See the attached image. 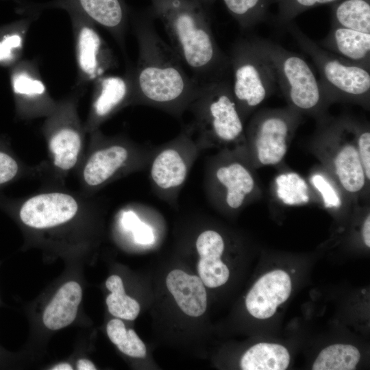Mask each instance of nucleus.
I'll use <instances>...</instances> for the list:
<instances>
[{
    "label": "nucleus",
    "instance_id": "obj_1",
    "mask_svg": "<svg viewBox=\"0 0 370 370\" xmlns=\"http://www.w3.org/2000/svg\"><path fill=\"white\" fill-rule=\"evenodd\" d=\"M155 18L150 7L130 8V22L138 48L133 68L132 106L154 108L180 119L200 84L187 73L178 56L159 36Z\"/></svg>",
    "mask_w": 370,
    "mask_h": 370
},
{
    "label": "nucleus",
    "instance_id": "obj_2",
    "mask_svg": "<svg viewBox=\"0 0 370 370\" xmlns=\"http://www.w3.org/2000/svg\"><path fill=\"white\" fill-rule=\"evenodd\" d=\"M170 46L199 84L230 78L228 55L214 36L209 8L196 0H151Z\"/></svg>",
    "mask_w": 370,
    "mask_h": 370
},
{
    "label": "nucleus",
    "instance_id": "obj_3",
    "mask_svg": "<svg viewBox=\"0 0 370 370\" xmlns=\"http://www.w3.org/2000/svg\"><path fill=\"white\" fill-rule=\"evenodd\" d=\"M308 147L354 204L367 202L370 182L358 153L352 116L317 120Z\"/></svg>",
    "mask_w": 370,
    "mask_h": 370
},
{
    "label": "nucleus",
    "instance_id": "obj_4",
    "mask_svg": "<svg viewBox=\"0 0 370 370\" xmlns=\"http://www.w3.org/2000/svg\"><path fill=\"white\" fill-rule=\"evenodd\" d=\"M187 111L186 125L201 151L207 149H245V123L237 109L230 78L200 84Z\"/></svg>",
    "mask_w": 370,
    "mask_h": 370
},
{
    "label": "nucleus",
    "instance_id": "obj_5",
    "mask_svg": "<svg viewBox=\"0 0 370 370\" xmlns=\"http://www.w3.org/2000/svg\"><path fill=\"white\" fill-rule=\"evenodd\" d=\"M251 37L270 61L278 88L287 106L316 121L329 115L331 103L308 62L301 55L271 40L255 35Z\"/></svg>",
    "mask_w": 370,
    "mask_h": 370
},
{
    "label": "nucleus",
    "instance_id": "obj_6",
    "mask_svg": "<svg viewBox=\"0 0 370 370\" xmlns=\"http://www.w3.org/2000/svg\"><path fill=\"white\" fill-rule=\"evenodd\" d=\"M256 170L246 150H217L204 164V188L208 202L232 212L258 201L262 191Z\"/></svg>",
    "mask_w": 370,
    "mask_h": 370
},
{
    "label": "nucleus",
    "instance_id": "obj_7",
    "mask_svg": "<svg viewBox=\"0 0 370 370\" xmlns=\"http://www.w3.org/2000/svg\"><path fill=\"white\" fill-rule=\"evenodd\" d=\"M299 47L313 60L320 83L330 103H349L369 110L370 70L322 48L293 21L285 27Z\"/></svg>",
    "mask_w": 370,
    "mask_h": 370
},
{
    "label": "nucleus",
    "instance_id": "obj_8",
    "mask_svg": "<svg viewBox=\"0 0 370 370\" xmlns=\"http://www.w3.org/2000/svg\"><path fill=\"white\" fill-rule=\"evenodd\" d=\"M233 97L243 121L278 90L272 65L251 35L239 36L229 52Z\"/></svg>",
    "mask_w": 370,
    "mask_h": 370
},
{
    "label": "nucleus",
    "instance_id": "obj_9",
    "mask_svg": "<svg viewBox=\"0 0 370 370\" xmlns=\"http://www.w3.org/2000/svg\"><path fill=\"white\" fill-rule=\"evenodd\" d=\"M303 115L286 106L256 110L245 127V148L255 169L281 164Z\"/></svg>",
    "mask_w": 370,
    "mask_h": 370
},
{
    "label": "nucleus",
    "instance_id": "obj_10",
    "mask_svg": "<svg viewBox=\"0 0 370 370\" xmlns=\"http://www.w3.org/2000/svg\"><path fill=\"white\" fill-rule=\"evenodd\" d=\"M95 133L97 147L83 169V180L88 187L100 188L132 172L147 169L156 146L138 144L124 137H106Z\"/></svg>",
    "mask_w": 370,
    "mask_h": 370
},
{
    "label": "nucleus",
    "instance_id": "obj_11",
    "mask_svg": "<svg viewBox=\"0 0 370 370\" xmlns=\"http://www.w3.org/2000/svg\"><path fill=\"white\" fill-rule=\"evenodd\" d=\"M201 153L192 133L184 125L173 139L156 147L147 169L153 193L175 206L188 175Z\"/></svg>",
    "mask_w": 370,
    "mask_h": 370
},
{
    "label": "nucleus",
    "instance_id": "obj_12",
    "mask_svg": "<svg viewBox=\"0 0 370 370\" xmlns=\"http://www.w3.org/2000/svg\"><path fill=\"white\" fill-rule=\"evenodd\" d=\"M72 26L77 66L75 86L79 88L114 69L113 51L97 31L96 25L83 15L68 12Z\"/></svg>",
    "mask_w": 370,
    "mask_h": 370
},
{
    "label": "nucleus",
    "instance_id": "obj_13",
    "mask_svg": "<svg viewBox=\"0 0 370 370\" xmlns=\"http://www.w3.org/2000/svg\"><path fill=\"white\" fill-rule=\"evenodd\" d=\"M80 90L76 87V91L70 97L57 102L44 125L53 164L60 171L71 170L81 152L82 129L77 113Z\"/></svg>",
    "mask_w": 370,
    "mask_h": 370
},
{
    "label": "nucleus",
    "instance_id": "obj_14",
    "mask_svg": "<svg viewBox=\"0 0 370 370\" xmlns=\"http://www.w3.org/2000/svg\"><path fill=\"white\" fill-rule=\"evenodd\" d=\"M48 8L62 9L83 15L105 29L125 51L130 22V8L125 0H52L43 3H23L20 10L29 14H38L41 10Z\"/></svg>",
    "mask_w": 370,
    "mask_h": 370
},
{
    "label": "nucleus",
    "instance_id": "obj_15",
    "mask_svg": "<svg viewBox=\"0 0 370 370\" xmlns=\"http://www.w3.org/2000/svg\"><path fill=\"white\" fill-rule=\"evenodd\" d=\"M9 79L17 115L23 119L49 116L57 102L51 97L36 60H21L9 68Z\"/></svg>",
    "mask_w": 370,
    "mask_h": 370
},
{
    "label": "nucleus",
    "instance_id": "obj_16",
    "mask_svg": "<svg viewBox=\"0 0 370 370\" xmlns=\"http://www.w3.org/2000/svg\"><path fill=\"white\" fill-rule=\"evenodd\" d=\"M92 84L91 107L86 124V130L92 132L122 108L132 106L133 67L129 66L122 75L106 74Z\"/></svg>",
    "mask_w": 370,
    "mask_h": 370
},
{
    "label": "nucleus",
    "instance_id": "obj_17",
    "mask_svg": "<svg viewBox=\"0 0 370 370\" xmlns=\"http://www.w3.org/2000/svg\"><path fill=\"white\" fill-rule=\"evenodd\" d=\"M79 209L78 202L70 194L47 192L25 200L19 209V218L26 225L43 229L58 226L72 219Z\"/></svg>",
    "mask_w": 370,
    "mask_h": 370
},
{
    "label": "nucleus",
    "instance_id": "obj_18",
    "mask_svg": "<svg viewBox=\"0 0 370 370\" xmlns=\"http://www.w3.org/2000/svg\"><path fill=\"white\" fill-rule=\"evenodd\" d=\"M291 288V278L286 272L271 271L258 280L250 289L245 299L246 308L255 318H270L278 306L288 299Z\"/></svg>",
    "mask_w": 370,
    "mask_h": 370
},
{
    "label": "nucleus",
    "instance_id": "obj_19",
    "mask_svg": "<svg viewBox=\"0 0 370 370\" xmlns=\"http://www.w3.org/2000/svg\"><path fill=\"white\" fill-rule=\"evenodd\" d=\"M195 247L199 256L197 270L204 284L209 288L224 284L230 271L221 259L225 247L223 236L217 230H205L197 236Z\"/></svg>",
    "mask_w": 370,
    "mask_h": 370
},
{
    "label": "nucleus",
    "instance_id": "obj_20",
    "mask_svg": "<svg viewBox=\"0 0 370 370\" xmlns=\"http://www.w3.org/2000/svg\"><path fill=\"white\" fill-rule=\"evenodd\" d=\"M324 49L370 70V34L331 24L319 43Z\"/></svg>",
    "mask_w": 370,
    "mask_h": 370
},
{
    "label": "nucleus",
    "instance_id": "obj_21",
    "mask_svg": "<svg viewBox=\"0 0 370 370\" xmlns=\"http://www.w3.org/2000/svg\"><path fill=\"white\" fill-rule=\"evenodd\" d=\"M166 284L180 308L187 315L199 317L207 308V294L200 278L180 269L171 271Z\"/></svg>",
    "mask_w": 370,
    "mask_h": 370
},
{
    "label": "nucleus",
    "instance_id": "obj_22",
    "mask_svg": "<svg viewBox=\"0 0 370 370\" xmlns=\"http://www.w3.org/2000/svg\"><path fill=\"white\" fill-rule=\"evenodd\" d=\"M82 296L77 282L71 281L62 286L45 308L42 317L45 325L56 330L70 325L76 317Z\"/></svg>",
    "mask_w": 370,
    "mask_h": 370
},
{
    "label": "nucleus",
    "instance_id": "obj_23",
    "mask_svg": "<svg viewBox=\"0 0 370 370\" xmlns=\"http://www.w3.org/2000/svg\"><path fill=\"white\" fill-rule=\"evenodd\" d=\"M36 14L0 26V66L10 68L22 60L27 33Z\"/></svg>",
    "mask_w": 370,
    "mask_h": 370
},
{
    "label": "nucleus",
    "instance_id": "obj_24",
    "mask_svg": "<svg viewBox=\"0 0 370 370\" xmlns=\"http://www.w3.org/2000/svg\"><path fill=\"white\" fill-rule=\"evenodd\" d=\"M290 362L287 349L280 344L260 343L251 347L241 359L243 370H284Z\"/></svg>",
    "mask_w": 370,
    "mask_h": 370
},
{
    "label": "nucleus",
    "instance_id": "obj_25",
    "mask_svg": "<svg viewBox=\"0 0 370 370\" xmlns=\"http://www.w3.org/2000/svg\"><path fill=\"white\" fill-rule=\"evenodd\" d=\"M331 24L370 34V0H338L332 3Z\"/></svg>",
    "mask_w": 370,
    "mask_h": 370
},
{
    "label": "nucleus",
    "instance_id": "obj_26",
    "mask_svg": "<svg viewBox=\"0 0 370 370\" xmlns=\"http://www.w3.org/2000/svg\"><path fill=\"white\" fill-rule=\"evenodd\" d=\"M243 32L271 18L270 8L276 0H222Z\"/></svg>",
    "mask_w": 370,
    "mask_h": 370
},
{
    "label": "nucleus",
    "instance_id": "obj_27",
    "mask_svg": "<svg viewBox=\"0 0 370 370\" xmlns=\"http://www.w3.org/2000/svg\"><path fill=\"white\" fill-rule=\"evenodd\" d=\"M309 182L325 208L339 212L348 206L356 205L321 165L313 168Z\"/></svg>",
    "mask_w": 370,
    "mask_h": 370
},
{
    "label": "nucleus",
    "instance_id": "obj_28",
    "mask_svg": "<svg viewBox=\"0 0 370 370\" xmlns=\"http://www.w3.org/2000/svg\"><path fill=\"white\" fill-rule=\"evenodd\" d=\"M360 358L359 350L352 345L334 344L326 347L317 356L313 370H353Z\"/></svg>",
    "mask_w": 370,
    "mask_h": 370
},
{
    "label": "nucleus",
    "instance_id": "obj_29",
    "mask_svg": "<svg viewBox=\"0 0 370 370\" xmlns=\"http://www.w3.org/2000/svg\"><path fill=\"white\" fill-rule=\"evenodd\" d=\"M106 286L111 293L106 298L109 312L114 317L134 320L140 312L139 304L125 293L121 278L113 275L110 276Z\"/></svg>",
    "mask_w": 370,
    "mask_h": 370
},
{
    "label": "nucleus",
    "instance_id": "obj_30",
    "mask_svg": "<svg viewBox=\"0 0 370 370\" xmlns=\"http://www.w3.org/2000/svg\"><path fill=\"white\" fill-rule=\"evenodd\" d=\"M338 0H276L278 12L271 20L278 28L285 26L299 15L314 7L332 4Z\"/></svg>",
    "mask_w": 370,
    "mask_h": 370
},
{
    "label": "nucleus",
    "instance_id": "obj_31",
    "mask_svg": "<svg viewBox=\"0 0 370 370\" xmlns=\"http://www.w3.org/2000/svg\"><path fill=\"white\" fill-rule=\"evenodd\" d=\"M123 228L132 233L136 243L151 245L154 243L156 236L151 225L141 220L136 212L130 210L123 212L121 218Z\"/></svg>",
    "mask_w": 370,
    "mask_h": 370
},
{
    "label": "nucleus",
    "instance_id": "obj_32",
    "mask_svg": "<svg viewBox=\"0 0 370 370\" xmlns=\"http://www.w3.org/2000/svg\"><path fill=\"white\" fill-rule=\"evenodd\" d=\"M356 147L367 180L370 182V129L367 121L352 116Z\"/></svg>",
    "mask_w": 370,
    "mask_h": 370
},
{
    "label": "nucleus",
    "instance_id": "obj_33",
    "mask_svg": "<svg viewBox=\"0 0 370 370\" xmlns=\"http://www.w3.org/2000/svg\"><path fill=\"white\" fill-rule=\"evenodd\" d=\"M123 354L135 358H143L146 356V347L141 339L132 329L127 330V334L117 345Z\"/></svg>",
    "mask_w": 370,
    "mask_h": 370
},
{
    "label": "nucleus",
    "instance_id": "obj_34",
    "mask_svg": "<svg viewBox=\"0 0 370 370\" xmlns=\"http://www.w3.org/2000/svg\"><path fill=\"white\" fill-rule=\"evenodd\" d=\"M18 161L10 153L0 149V186L13 180L18 173Z\"/></svg>",
    "mask_w": 370,
    "mask_h": 370
},
{
    "label": "nucleus",
    "instance_id": "obj_35",
    "mask_svg": "<svg viewBox=\"0 0 370 370\" xmlns=\"http://www.w3.org/2000/svg\"><path fill=\"white\" fill-rule=\"evenodd\" d=\"M106 330L110 340L116 345L121 343L127 334L123 322L118 319L110 320L107 324Z\"/></svg>",
    "mask_w": 370,
    "mask_h": 370
},
{
    "label": "nucleus",
    "instance_id": "obj_36",
    "mask_svg": "<svg viewBox=\"0 0 370 370\" xmlns=\"http://www.w3.org/2000/svg\"><path fill=\"white\" fill-rule=\"evenodd\" d=\"M362 237L365 245L370 247V214L367 213L362 225Z\"/></svg>",
    "mask_w": 370,
    "mask_h": 370
},
{
    "label": "nucleus",
    "instance_id": "obj_37",
    "mask_svg": "<svg viewBox=\"0 0 370 370\" xmlns=\"http://www.w3.org/2000/svg\"><path fill=\"white\" fill-rule=\"evenodd\" d=\"M79 370H95L96 367L92 362L86 359H80L77 364Z\"/></svg>",
    "mask_w": 370,
    "mask_h": 370
},
{
    "label": "nucleus",
    "instance_id": "obj_38",
    "mask_svg": "<svg viewBox=\"0 0 370 370\" xmlns=\"http://www.w3.org/2000/svg\"><path fill=\"white\" fill-rule=\"evenodd\" d=\"M53 370H71L72 367L68 363H60L52 368Z\"/></svg>",
    "mask_w": 370,
    "mask_h": 370
},
{
    "label": "nucleus",
    "instance_id": "obj_39",
    "mask_svg": "<svg viewBox=\"0 0 370 370\" xmlns=\"http://www.w3.org/2000/svg\"><path fill=\"white\" fill-rule=\"evenodd\" d=\"M204 5H206L208 8H210V6L217 0H196Z\"/></svg>",
    "mask_w": 370,
    "mask_h": 370
}]
</instances>
